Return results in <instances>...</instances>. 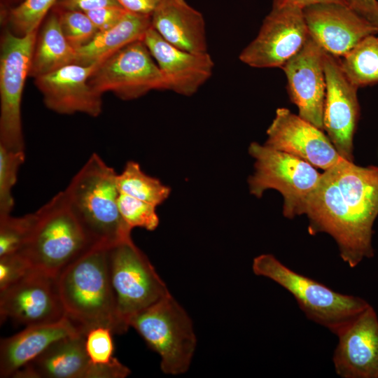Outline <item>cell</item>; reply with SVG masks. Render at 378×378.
Here are the masks:
<instances>
[{"mask_svg": "<svg viewBox=\"0 0 378 378\" xmlns=\"http://www.w3.org/2000/svg\"><path fill=\"white\" fill-rule=\"evenodd\" d=\"M304 214L309 220V233L331 236L340 258L350 267L373 257L378 166L362 167L341 158L321 174L307 198Z\"/></svg>", "mask_w": 378, "mask_h": 378, "instance_id": "6da1fadb", "label": "cell"}, {"mask_svg": "<svg viewBox=\"0 0 378 378\" xmlns=\"http://www.w3.org/2000/svg\"><path fill=\"white\" fill-rule=\"evenodd\" d=\"M332 361L342 378H378V316L370 304L337 335Z\"/></svg>", "mask_w": 378, "mask_h": 378, "instance_id": "ac0fdd59", "label": "cell"}, {"mask_svg": "<svg viewBox=\"0 0 378 378\" xmlns=\"http://www.w3.org/2000/svg\"><path fill=\"white\" fill-rule=\"evenodd\" d=\"M143 41L163 75L166 90L192 96L211 78L214 62L208 52L181 50L166 41L153 27Z\"/></svg>", "mask_w": 378, "mask_h": 378, "instance_id": "ffe728a7", "label": "cell"}, {"mask_svg": "<svg viewBox=\"0 0 378 378\" xmlns=\"http://www.w3.org/2000/svg\"><path fill=\"white\" fill-rule=\"evenodd\" d=\"M308 36L302 9L291 6L272 8L257 36L239 58L254 68H282L300 51Z\"/></svg>", "mask_w": 378, "mask_h": 378, "instance_id": "8fae6325", "label": "cell"}, {"mask_svg": "<svg viewBox=\"0 0 378 378\" xmlns=\"http://www.w3.org/2000/svg\"><path fill=\"white\" fill-rule=\"evenodd\" d=\"M114 6H121L117 0H57L52 9L85 13L102 7Z\"/></svg>", "mask_w": 378, "mask_h": 378, "instance_id": "e575fe53", "label": "cell"}, {"mask_svg": "<svg viewBox=\"0 0 378 378\" xmlns=\"http://www.w3.org/2000/svg\"><path fill=\"white\" fill-rule=\"evenodd\" d=\"M267 135L264 144L267 146L300 158L323 171L342 158L323 130L286 108L276 109Z\"/></svg>", "mask_w": 378, "mask_h": 378, "instance_id": "9a60e30c", "label": "cell"}, {"mask_svg": "<svg viewBox=\"0 0 378 378\" xmlns=\"http://www.w3.org/2000/svg\"><path fill=\"white\" fill-rule=\"evenodd\" d=\"M324 50L309 35L300 50L283 66L290 101L298 115L323 130V113L326 97Z\"/></svg>", "mask_w": 378, "mask_h": 378, "instance_id": "2e32d148", "label": "cell"}, {"mask_svg": "<svg viewBox=\"0 0 378 378\" xmlns=\"http://www.w3.org/2000/svg\"><path fill=\"white\" fill-rule=\"evenodd\" d=\"M342 59L340 66L349 80L358 88L378 82V38L362 39Z\"/></svg>", "mask_w": 378, "mask_h": 378, "instance_id": "d4e9b609", "label": "cell"}, {"mask_svg": "<svg viewBox=\"0 0 378 378\" xmlns=\"http://www.w3.org/2000/svg\"><path fill=\"white\" fill-rule=\"evenodd\" d=\"M117 175L93 153L64 190L92 242L108 248L132 238L118 206Z\"/></svg>", "mask_w": 378, "mask_h": 378, "instance_id": "3957f363", "label": "cell"}, {"mask_svg": "<svg viewBox=\"0 0 378 378\" xmlns=\"http://www.w3.org/2000/svg\"><path fill=\"white\" fill-rule=\"evenodd\" d=\"M354 11L378 28L377 0H346Z\"/></svg>", "mask_w": 378, "mask_h": 378, "instance_id": "d590c367", "label": "cell"}, {"mask_svg": "<svg viewBox=\"0 0 378 378\" xmlns=\"http://www.w3.org/2000/svg\"><path fill=\"white\" fill-rule=\"evenodd\" d=\"M309 35L326 52L340 58L378 28L348 6L319 4L302 9Z\"/></svg>", "mask_w": 378, "mask_h": 378, "instance_id": "e0dca14e", "label": "cell"}, {"mask_svg": "<svg viewBox=\"0 0 378 378\" xmlns=\"http://www.w3.org/2000/svg\"><path fill=\"white\" fill-rule=\"evenodd\" d=\"M128 12L151 15L163 0H117Z\"/></svg>", "mask_w": 378, "mask_h": 378, "instance_id": "8d00e7d4", "label": "cell"}, {"mask_svg": "<svg viewBox=\"0 0 378 378\" xmlns=\"http://www.w3.org/2000/svg\"><path fill=\"white\" fill-rule=\"evenodd\" d=\"M252 270L286 290L307 318L337 335L370 303L362 298L335 291L289 268L272 254L255 257Z\"/></svg>", "mask_w": 378, "mask_h": 378, "instance_id": "5b68a950", "label": "cell"}, {"mask_svg": "<svg viewBox=\"0 0 378 378\" xmlns=\"http://www.w3.org/2000/svg\"><path fill=\"white\" fill-rule=\"evenodd\" d=\"M151 27V15L127 12L115 26L98 31L90 43L76 50L75 64H98L123 47L143 40Z\"/></svg>", "mask_w": 378, "mask_h": 378, "instance_id": "603a6c76", "label": "cell"}, {"mask_svg": "<svg viewBox=\"0 0 378 378\" xmlns=\"http://www.w3.org/2000/svg\"><path fill=\"white\" fill-rule=\"evenodd\" d=\"M85 333L62 338L18 370L13 378H125L130 370L120 361L94 364L85 348Z\"/></svg>", "mask_w": 378, "mask_h": 378, "instance_id": "5bb4252c", "label": "cell"}, {"mask_svg": "<svg viewBox=\"0 0 378 378\" xmlns=\"http://www.w3.org/2000/svg\"><path fill=\"white\" fill-rule=\"evenodd\" d=\"M108 265L117 316L127 331L134 316L170 293L132 238L108 248Z\"/></svg>", "mask_w": 378, "mask_h": 378, "instance_id": "52a82bcc", "label": "cell"}, {"mask_svg": "<svg viewBox=\"0 0 378 378\" xmlns=\"http://www.w3.org/2000/svg\"><path fill=\"white\" fill-rule=\"evenodd\" d=\"M38 31L19 36L7 30L1 40L0 145L15 151H24L21 101Z\"/></svg>", "mask_w": 378, "mask_h": 378, "instance_id": "9c48e42d", "label": "cell"}, {"mask_svg": "<svg viewBox=\"0 0 378 378\" xmlns=\"http://www.w3.org/2000/svg\"><path fill=\"white\" fill-rule=\"evenodd\" d=\"M113 332L107 327L97 326L88 330L85 337V348L90 360L95 365H108L119 360L113 356Z\"/></svg>", "mask_w": 378, "mask_h": 378, "instance_id": "1f68e13d", "label": "cell"}, {"mask_svg": "<svg viewBox=\"0 0 378 378\" xmlns=\"http://www.w3.org/2000/svg\"><path fill=\"white\" fill-rule=\"evenodd\" d=\"M96 65L71 64L34 78L46 107L60 114L83 113L99 116L102 94L88 83Z\"/></svg>", "mask_w": 378, "mask_h": 378, "instance_id": "d6986e66", "label": "cell"}, {"mask_svg": "<svg viewBox=\"0 0 378 378\" xmlns=\"http://www.w3.org/2000/svg\"><path fill=\"white\" fill-rule=\"evenodd\" d=\"M128 11L121 6H106L85 12L99 31L118 24Z\"/></svg>", "mask_w": 378, "mask_h": 378, "instance_id": "836d02e7", "label": "cell"}, {"mask_svg": "<svg viewBox=\"0 0 378 378\" xmlns=\"http://www.w3.org/2000/svg\"><path fill=\"white\" fill-rule=\"evenodd\" d=\"M119 212L130 228L141 227L153 231L159 225L155 205L120 192L118 197Z\"/></svg>", "mask_w": 378, "mask_h": 378, "instance_id": "4dcf8cb0", "label": "cell"}, {"mask_svg": "<svg viewBox=\"0 0 378 378\" xmlns=\"http://www.w3.org/2000/svg\"><path fill=\"white\" fill-rule=\"evenodd\" d=\"M254 159V173L248 183L251 194L261 197L268 189L279 191L284 198L283 214L288 218L304 214L309 195L321 174L307 161L257 142L248 148Z\"/></svg>", "mask_w": 378, "mask_h": 378, "instance_id": "ba28073f", "label": "cell"}, {"mask_svg": "<svg viewBox=\"0 0 378 378\" xmlns=\"http://www.w3.org/2000/svg\"><path fill=\"white\" fill-rule=\"evenodd\" d=\"M108 248L94 245L56 278L65 316L85 332L97 326L109 328L117 334L126 332L117 316L108 271Z\"/></svg>", "mask_w": 378, "mask_h": 378, "instance_id": "7a4b0ae2", "label": "cell"}, {"mask_svg": "<svg viewBox=\"0 0 378 378\" xmlns=\"http://www.w3.org/2000/svg\"><path fill=\"white\" fill-rule=\"evenodd\" d=\"M76 50L64 37L57 13L51 10L38 31L29 76H38L75 64Z\"/></svg>", "mask_w": 378, "mask_h": 378, "instance_id": "cb8c5ba5", "label": "cell"}, {"mask_svg": "<svg viewBox=\"0 0 378 378\" xmlns=\"http://www.w3.org/2000/svg\"><path fill=\"white\" fill-rule=\"evenodd\" d=\"M326 97L323 130L339 155L354 162V136L359 119L358 88L344 74L337 57L324 51Z\"/></svg>", "mask_w": 378, "mask_h": 378, "instance_id": "4fadbf2b", "label": "cell"}, {"mask_svg": "<svg viewBox=\"0 0 378 378\" xmlns=\"http://www.w3.org/2000/svg\"><path fill=\"white\" fill-rule=\"evenodd\" d=\"M57 0H24L11 8L8 21L15 34L22 36L38 29Z\"/></svg>", "mask_w": 378, "mask_h": 378, "instance_id": "83f0119b", "label": "cell"}, {"mask_svg": "<svg viewBox=\"0 0 378 378\" xmlns=\"http://www.w3.org/2000/svg\"><path fill=\"white\" fill-rule=\"evenodd\" d=\"M329 3L340 4L347 6L346 0H273L272 8H278L291 6L303 9L307 6L315 4Z\"/></svg>", "mask_w": 378, "mask_h": 378, "instance_id": "74e56055", "label": "cell"}, {"mask_svg": "<svg viewBox=\"0 0 378 378\" xmlns=\"http://www.w3.org/2000/svg\"><path fill=\"white\" fill-rule=\"evenodd\" d=\"M36 218V212L19 217L0 216V257L22 250L29 238Z\"/></svg>", "mask_w": 378, "mask_h": 378, "instance_id": "4316f807", "label": "cell"}, {"mask_svg": "<svg viewBox=\"0 0 378 378\" xmlns=\"http://www.w3.org/2000/svg\"><path fill=\"white\" fill-rule=\"evenodd\" d=\"M151 23L170 44L188 52H208L204 18L186 0H163L152 13Z\"/></svg>", "mask_w": 378, "mask_h": 378, "instance_id": "7402d4cb", "label": "cell"}, {"mask_svg": "<svg viewBox=\"0 0 378 378\" xmlns=\"http://www.w3.org/2000/svg\"><path fill=\"white\" fill-rule=\"evenodd\" d=\"M52 10L57 13L64 37L76 50L90 43L99 31L84 12Z\"/></svg>", "mask_w": 378, "mask_h": 378, "instance_id": "f546056e", "label": "cell"}, {"mask_svg": "<svg viewBox=\"0 0 378 378\" xmlns=\"http://www.w3.org/2000/svg\"><path fill=\"white\" fill-rule=\"evenodd\" d=\"M83 332L86 333L65 316L56 322L27 326L21 332L1 339L0 377H13L53 343Z\"/></svg>", "mask_w": 378, "mask_h": 378, "instance_id": "44dd1931", "label": "cell"}, {"mask_svg": "<svg viewBox=\"0 0 378 378\" xmlns=\"http://www.w3.org/2000/svg\"><path fill=\"white\" fill-rule=\"evenodd\" d=\"M130 327L160 356L164 373L179 375L188 370L196 335L191 318L171 293L134 316Z\"/></svg>", "mask_w": 378, "mask_h": 378, "instance_id": "8992f818", "label": "cell"}, {"mask_svg": "<svg viewBox=\"0 0 378 378\" xmlns=\"http://www.w3.org/2000/svg\"><path fill=\"white\" fill-rule=\"evenodd\" d=\"M88 83L98 92H111L122 100L138 99L151 90H166L163 75L143 40L97 64Z\"/></svg>", "mask_w": 378, "mask_h": 378, "instance_id": "30bf717a", "label": "cell"}, {"mask_svg": "<svg viewBox=\"0 0 378 378\" xmlns=\"http://www.w3.org/2000/svg\"><path fill=\"white\" fill-rule=\"evenodd\" d=\"M24 159V151L12 150L0 145V216L10 214L14 207L12 190Z\"/></svg>", "mask_w": 378, "mask_h": 378, "instance_id": "f1b7e54d", "label": "cell"}, {"mask_svg": "<svg viewBox=\"0 0 378 378\" xmlns=\"http://www.w3.org/2000/svg\"><path fill=\"white\" fill-rule=\"evenodd\" d=\"M117 186L120 192L155 206L164 202L171 192L169 187L147 175L134 161H128L121 174H118Z\"/></svg>", "mask_w": 378, "mask_h": 378, "instance_id": "484cf974", "label": "cell"}, {"mask_svg": "<svg viewBox=\"0 0 378 378\" xmlns=\"http://www.w3.org/2000/svg\"><path fill=\"white\" fill-rule=\"evenodd\" d=\"M31 270L18 253L0 257V290L16 282Z\"/></svg>", "mask_w": 378, "mask_h": 378, "instance_id": "d6a6232c", "label": "cell"}, {"mask_svg": "<svg viewBox=\"0 0 378 378\" xmlns=\"http://www.w3.org/2000/svg\"><path fill=\"white\" fill-rule=\"evenodd\" d=\"M36 212L26 244L18 253L30 268L57 278L70 263L94 244L71 209L64 190Z\"/></svg>", "mask_w": 378, "mask_h": 378, "instance_id": "277c9868", "label": "cell"}, {"mask_svg": "<svg viewBox=\"0 0 378 378\" xmlns=\"http://www.w3.org/2000/svg\"><path fill=\"white\" fill-rule=\"evenodd\" d=\"M64 316L55 277L31 270L0 290L1 323L10 318L27 327L56 322Z\"/></svg>", "mask_w": 378, "mask_h": 378, "instance_id": "7c38bea8", "label": "cell"}]
</instances>
